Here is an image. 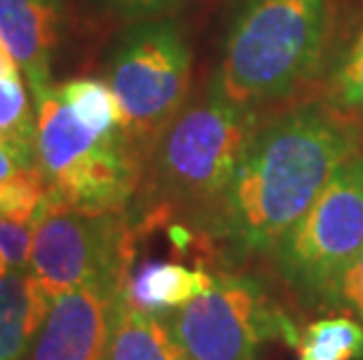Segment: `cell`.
<instances>
[{"instance_id": "5", "label": "cell", "mask_w": 363, "mask_h": 360, "mask_svg": "<svg viewBox=\"0 0 363 360\" xmlns=\"http://www.w3.org/2000/svg\"><path fill=\"white\" fill-rule=\"evenodd\" d=\"M192 54L181 26L148 19L120 37L108 64V84L125 120V134L143 164L157 136L183 110Z\"/></svg>"}, {"instance_id": "7", "label": "cell", "mask_w": 363, "mask_h": 360, "mask_svg": "<svg viewBox=\"0 0 363 360\" xmlns=\"http://www.w3.org/2000/svg\"><path fill=\"white\" fill-rule=\"evenodd\" d=\"M136 232L127 213H82L48 197L33 220L28 267L52 295L84 286L125 293Z\"/></svg>"}, {"instance_id": "4", "label": "cell", "mask_w": 363, "mask_h": 360, "mask_svg": "<svg viewBox=\"0 0 363 360\" xmlns=\"http://www.w3.org/2000/svg\"><path fill=\"white\" fill-rule=\"evenodd\" d=\"M35 155L54 202L82 213H127L143 159L125 129L99 134L75 117L57 84L35 91Z\"/></svg>"}, {"instance_id": "2", "label": "cell", "mask_w": 363, "mask_h": 360, "mask_svg": "<svg viewBox=\"0 0 363 360\" xmlns=\"http://www.w3.org/2000/svg\"><path fill=\"white\" fill-rule=\"evenodd\" d=\"M256 112L230 101L211 84L208 94L183 108L157 136L143 164L134 204L136 229L172 220L179 213L208 225L256 132Z\"/></svg>"}, {"instance_id": "14", "label": "cell", "mask_w": 363, "mask_h": 360, "mask_svg": "<svg viewBox=\"0 0 363 360\" xmlns=\"http://www.w3.org/2000/svg\"><path fill=\"white\" fill-rule=\"evenodd\" d=\"M298 360H363V325L350 316L319 318L296 344Z\"/></svg>"}, {"instance_id": "18", "label": "cell", "mask_w": 363, "mask_h": 360, "mask_svg": "<svg viewBox=\"0 0 363 360\" xmlns=\"http://www.w3.org/2000/svg\"><path fill=\"white\" fill-rule=\"evenodd\" d=\"M33 248V225L0 218V279L14 269H26Z\"/></svg>"}, {"instance_id": "13", "label": "cell", "mask_w": 363, "mask_h": 360, "mask_svg": "<svg viewBox=\"0 0 363 360\" xmlns=\"http://www.w3.org/2000/svg\"><path fill=\"white\" fill-rule=\"evenodd\" d=\"M106 360H190L174 337L169 323H162L155 313L138 309L127 293L120 297L113 311V330Z\"/></svg>"}, {"instance_id": "1", "label": "cell", "mask_w": 363, "mask_h": 360, "mask_svg": "<svg viewBox=\"0 0 363 360\" xmlns=\"http://www.w3.org/2000/svg\"><path fill=\"white\" fill-rule=\"evenodd\" d=\"M361 145L357 122L323 103L256 127L206 227L239 252L274 250Z\"/></svg>"}, {"instance_id": "9", "label": "cell", "mask_w": 363, "mask_h": 360, "mask_svg": "<svg viewBox=\"0 0 363 360\" xmlns=\"http://www.w3.org/2000/svg\"><path fill=\"white\" fill-rule=\"evenodd\" d=\"M122 295L99 286L54 295L26 360H106L113 311Z\"/></svg>"}, {"instance_id": "12", "label": "cell", "mask_w": 363, "mask_h": 360, "mask_svg": "<svg viewBox=\"0 0 363 360\" xmlns=\"http://www.w3.org/2000/svg\"><path fill=\"white\" fill-rule=\"evenodd\" d=\"M216 283L204 269L167 260H145L134 267L127 279V300L148 313L176 311L204 295Z\"/></svg>"}, {"instance_id": "19", "label": "cell", "mask_w": 363, "mask_h": 360, "mask_svg": "<svg viewBox=\"0 0 363 360\" xmlns=\"http://www.w3.org/2000/svg\"><path fill=\"white\" fill-rule=\"evenodd\" d=\"M330 306H342V309L357 313L363 318V248L359 255L352 260L345 274L340 277L333 295V304Z\"/></svg>"}, {"instance_id": "16", "label": "cell", "mask_w": 363, "mask_h": 360, "mask_svg": "<svg viewBox=\"0 0 363 360\" xmlns=\"http://www.w3.org/2000/svg\"><path fill=\"white\" fill-rule=\"evenodd\" d=\"M48 192V178L40 166H19L14 173L0 180V218L33 225Z\"/></svg>"}, {"instance_id": "6", "label": "cell", "mask_w": 363, "mask_h": 360, "mask_svg": "<svg viewBox=\"0 0 363 360\" xmlns=\"http://www.w3.org/2000/svg\"><path fill=\"white\" fill-rule=\"evenodd\" d=\"M363 248V145L340 164L310 211L277 243V269L307 302L333 304L335 286Z\"/></svg>"}, {"instance_id": "22", "label": "cell", "mask_w": 363, "mask_h": 360, "mask_svg": "<svg viewBox=\"0 0 363 360\" xmlns=\"http://www.w3.org/2000/svg\"><path fill=\"white\" fill-rule=\"evenodd\" d=\"M19 66L17 61L12 59V54L7 52V47L3 45V40H0V75H7V73H17Z\"/></svg>"}, {"instance_id": "10", "label": "cell", "mask_w": 363, "mask_h": 360, "mask_svg": "<svg viewBox=\"0 0 363 360\" xmlns=\"http://www.w3.org/2000/svg\"><path fill=\"white\" fill-rule=\"evenodd\" d=\"M59 35L54 0H0V40L26 75L30 91L52 84V52Z\"/></svg>"}, {"instance_id": "8", "label": "cell", "mask_w": 363, "mask_h": 360, "mask_svg": "<svg viewBox=\"0 0 363 360\" xmlns=\"http://www.w3.org/2000/svg\"><path fill=\"white\" fill-rule=\"evenodd\" d=\"M190 360H258L262 342L281 337L296 347L298 332L251 279L216 277L204 295L169 318Z\"/></svg>"}, {"instance_id": "20", "label": "cell", "mask_w": 363, "mask_h": 360, "mask_svg": "<svg viewBox=\"0 0 363 360\" xmlns=\"http://www.w3.org/2000/svg\"><path fill=\"white\" fill-rule=\"evenodd\" d=\"M94 3L108 12L120 14V17L141 19V17H155V14L174 10L181 0H94Z\"/></svg>"}, {"instance_id": "3", "label": "cell", "mask_w": 363, "mask_h": 360, "mask_svg": "<svg viewBox=\"0 0 363 360\" xmlns=\"http://www.w3.org/2000/svg\"><path fill=\"white\" fill-rule=\"evenodd\" d=\"M328 33V0H242L213 87L253 105L289 96L316 71Z\"/></svg>"}, {"instance_id": "21", "label": "cell", "mask_w": 363, "mask_h": 360, "mask_svg": "<svg viewBox=\"0 0 363 360\" xmlns=\"http://www.w3.org/2000/svg\"><path fill=\"white\" fill-rule=\"evenodd\" d=\"M19 166H30V164H24L19 157H14L12 152L7 150L3 143H0V180L7 178L10 173H14Z\"/></svg>"}, {"instance_id": "17", "label": "cell", "mask_w": 363, "mask_h": 360, "mask_svg": "<svg viewBox=\"0 0 363 360\" xmlns=\"http://www.w3.org/2000/svg\"><path fill=\"white\" fill-rule=\"evenodd\" d=\"M330 101L357 124H363V26L347 47L330 82Z\"/></svg>"}, {"instance_id": "11", "label": "cell", "mask_w": 363, "mask_h": 360, "mask_svg": "<svg viewBox=\"0 0 363 360\" xmlns=\"http://www.w3.org/2000/svg\"><path fill=\"white\" fill-rule=\"evenodd\" d=\"M54 295L33 272L0 279V360H26L50 313Z\"/></svg>"}, {"instance_id": "15", "label": "cell", "mask_w": 363, "mask_h": 360, "mask_svg": "<svg viewBox=\"0 0 363 360\" xmlns=\"http://www.w3.org/2000/svg\"><path fill=\"white\" fill-rule=\"evenodd\" d=\"M61 98L82 124L99 134H115L125 129L120 101L111 84L101 80H71L57 84Z\"/></svg>"}]
</instances>
